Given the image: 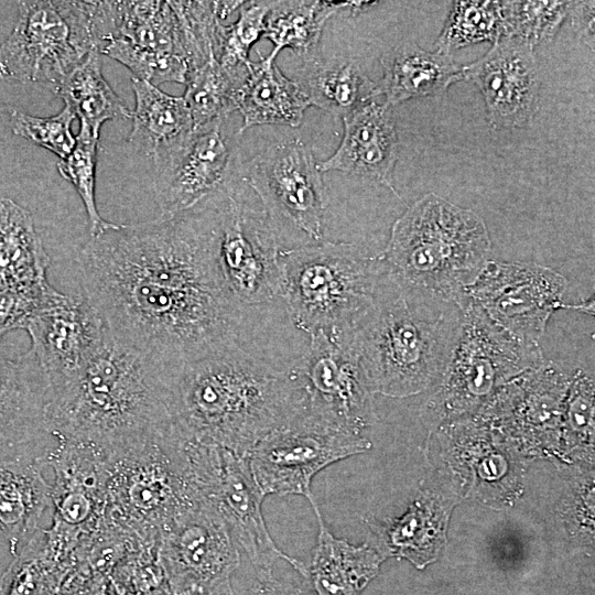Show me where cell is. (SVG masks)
Listing matches in <instances>:
<instances>
[{
  "label": "cell",
  "instance_id": "25",
  "mask_svg": "<svg viewBox=\"0 0 595 595\" xmlns=\"http://www.w3.org/2000/svg\"><path fill=\"white\" fill-rule=\"evenodd\" d=\"M318 523V536L310 565L300 580L302 595H360L385 560L375 549L354 547L327 529L314 496L307 499Z\"/></svg>",
  "mask_w": 595,
  "mask_h": 595
},
{
  "label": "cell",
  "instance_id": "27",
  "mask_svg": "<svg viewBox=\"0 0 595 595\" xmlns=\"http://www.w3.org/2000/svg\"><path fill=\"white\" fill-rule=\"evenodd\" d=\"M381 65L383 77L378 84L379 93L390 107L411 98L440 95L464 79L463 67L451 55L425 51L412 42L386 52Z\"/></svg>",
  "mask_w": 595,
  "mask_h": 595
},
{
  "label": "cell",
  "instance_id": "9",
  "mask_svg": "<svg viewBox=\"0 0 595 595\" xmlns=\"http://www.w3.org/2000/svg\"><path fill=\"white\" fill-rule=\"evenodd\" d=\"M93 1H20L0 44V78L39 83L53 91L93 51Z\"/></svg>",
  "mask_w": 595,
  "mask_h": 595
},
{
  "label": "cell",
  "instance_id": "33",
  "mask_svg": "<svg viewBox=\"0 0 595 595\" xmlns=\"http://www.w3.org/2000/svg\"><path fill=\"white\" fill-rule=\"evenodd\" d=\"M248 67L249 64L231 71L212 58L187 73L183 98L192 116L193 130L224 121L236 110V95L248 75Z\"/></svg>",
  "mask_w": 595,
  "mask_h": 595
},
{
  "label": "cell",
  "instance_id": "8",
  "mask_svg": "<svg viewBox=\"0 0 595 595\" xmlns=\"http://www.w3.org/2000/svg\"><path fill=\"white\" fill-rule=\"evenodd\" d=\"M186 477L197 498L212 505L225 520L235 542L249 558L258 582L279 578V562L291 564L302 575L305 564L282 552L268 532L258 487L248 459L215 444L178 439Z\"/></svg>",
  "mask_w": 595,
  "mask_h": 595
},
{
  "label": "cell",
  "instance_id": "14",
  "mask_svg": "<svg viewBox=\"0 0 595 595\" xmlns=\"http://www.w3.org/2000/svg\"><path fill=\"white\" fill-rule=\"evenodd\" d=\"M310 338L309 348L290 368L304 391L306 414L360 435L372 422V392L347 333L316 332Z\"/></svg>",
  "mask_w": 595,
  "mask_h": 595
},
{
  "label": "cell",
  "instance_id": "15",
  "mask_svg": "<svg viewBox=\"0 0 595 595\" xmlns=\"http://www.w3.org/2000/svg\"><path fill=\"white\" fill-rule=\"evenodd\" d=\"M567 279L534 262L488 260L465 291L466 300L513 336L537 342L552 313L585 304L567 305L563 296Z\"/></svg>",
  "mask_w": 595,
  "mask_h": 595
},
{
  "label": "cell",
  "instance_id": "43",
  "mask_svg": "<svg viewBox=\"0 0 595 595\" xmlns=\"http://www.w3.org/2000/svg\"><path fill=\"white\" fill-rule=\"evenodd\" d=\"M248 595H302L300 578L292 581L290 576H285L268 583L258 582Z\"/></svg>",
  "mask_w": 595,
  "mask_h": 595
},
{
  "label": "cell",
  "instance_id": "42",
  "mask_svg": "<svg viewBox=\"0 0 595 595\" xmlns=\"http://www.w3.org/2000/svg\"><path fill=\"white\" fill-rule=\"evenodd\" d=\"M594 1H572L569 14L580 39L594 48Z\"/></svg>",
  "mask_w": 595,
  "mask_h": 595
},
{
  "label": "cell",
  "instance_id": "21",
  "mask_svg": "<svg viewBox=\"0 0 595 595\" xmlns=\"http://www.w3.org/2000/svg\"><path fill=\"white\" fill-rule=\"evenodd\" d=\"M56 441L48 458L54 523L80 537L104 517L109 457L85 444Z\"/></svg>",
  "mask_w": 595,
  "mask_h": 595
},
{
  "label": "cell",
  "instance_id": "34",
  "mask_svg": "<svg viewBox=\"0 0 595 595\" xmlns=\"http://www.w3.org/2000/svg\"><path fill=\"white\" fill-rule=\"evenodd\" d=\"M14 556L0 577V595H62L76 570L46 549L39 530Z\"/></svg>",
  "mask_w": 595,
  "mask_h": 595
},
{
  "label": "cell",
  "instance_id": "2",
  "mask_svg": "<svg viewBox=\"0 0 595 595\" xmlns=\"http://www.w3.org/2000/svg\"><path fill=\"white\" fill-rule=\"evenodd\" d=\"M169 411L178 439L247 458L263 437L304 415L306 399L290 368H277L234 344L178 369Z\"/></svg>",
  "mask_w": 595,
  "mask_h": 595
},
{
  "label": "cell",
  "instance_id": "7",
  "mask_svg": "<svg viewBox=\"0 0 595 595\" xmlns=\"http://www.w3.org/2000/svg\"><path fill=\"white\" fill-rule=\"evenodd\" d=\"M196 500L180 442L170 433L109 459L102 518L118 530L155 540Z\"/></svg>",
  "mask_w": 595,
  "mask_h": 595
},
{
  "label": "cell",
  "instance_id": "31",
  "mask_svg": "<svg viewBox=\"0 0 595 595\" xmlns=\"http://www.w3.org/2000/svg\"><path fill=\"white\" fill-rule=\"evenodd\" d=\"M296 82L311 106L340 118L381 97L378 84L371 82L354 62H323L316 56L305 61L301 78Z\"/></svg>",
  "mask_w": 595,
  "mask_h": 595
},
{
  "label": "cell",
  "instance_id": "35",
  "mask_svg": "<svg viewBox=\"0 0 595 595\" xmlns=\"http://www.w3.org/2000/svg\"><path fill=\"white\" fill-rule=\"evenodd\" d=\"M504 35V1H455L435 42V52L453 51Z\"/></svg>",
  "mask_w": 595,
  "mask_h": 595
},
{
  "label": "cell",
  "instance_id": "16",
  "mask_svg": "<svg viewBox=\"0 0 595 595\" xmlns=\"http://www.w3.org/2000/svg\"><path fill=\"white\" fill-rule=\"evenodd\" d=\"M369 442L329 428L306 413L263 437L247 459L262 494L313 496L312 478L323 468L366 451Z\"/></svg>",
  "mask_w": 595,
  "mask_h": 595
},
{
  "label": "cell",
  "instance_id": "39",
  "mask_svg": "<svg viewBox=\"0 0 595 595\" xmlns=\"http://www.w3.org/2000/svg\"><path fill=\"white\" fill-rule=\"evenodd\" d=\"M270 8L271 1H245L236 22L229 25L218 22L215 57L221 66L231 71L248 66L249 51L262 37Z\"/></svg>",
  "mask_w": 595,
  "mask_h": 595
},
{
  "label": "cell",
  "instance_id": "44",
  "mask_svg": "<svg viewBox=\"0 0 595 595\" xmlns=\"http://www.w3.org/2000/svg\"><path fill=\"white\" fill-rule=\"evenodd\" d=\"M210 595H235V594H234L232 588L229 587V588L223 589L220 592H217V593H214V594H210Z\"/></svg>",
  "mask_w": 595,
  "mask_h": 595
},
{
  "label": "cell",
  "instance_id": "4",
  "mask_svg": "<svg viewBox=\"0 0 595 595\" xmlns=\"http://www.w3.org/2000/svg\"><path fill=\"white\" fill-rule=\"evenodd\" d=\"M462 321L459 302L399 282L382 264L372 302L347 335L371 392L407 397L440 380Z\"/></svg>",
  "mask_w": 595,
  "mask_h": 595
},
{
  "label": "cell",
  "instance_id": "18",
  "mask_svg": "<svg viewBox=\"0 0 595 595\" xmlns=\"http://www.w3.org/2000/svg\"><path fill=\"white\" fill-rule=\"evenodd\" d=\"M46 390L78 371L99 349L109 328L83 296L58 293L24 328Z\"/></svg>",
  "mask_w": 595,
  "mask_h": 595
},
{
  "label": "cell",
  "instance_id": "22",
  "mask_svg": "<svg viewBox=\"0 0 595 595\" xmlns=\"http://www.w3.org/2000/svg\"><path fill=\"white\" fill-rule=\"evenodd\" d=\"M45 403L46 386L35 360L29 351L12 354L0 342V458L47 446Z\"/></svg>",
  "mask_w": 595,
  "mask_h": 595
},
{
  "label": "cell",
  "instance_id": "28",
  "mask_svg": "<svg viewBox=\"0 0 595 595\" xmlns=\"http://www.w3.org/2000/svg\"><path fill=\"white\" fill-rule=\"evenodd\" d=\"M131 87L136 107L128 141L154 164L192 133V116L183 97L167 95L153 84L134 77Z\"/></svg>",
  "mask_w": 595,
  "mask_h": 595
},
{
  "label": "cell",
  "instance_id": "23",
  "mask_svg": "<svg viewBox=\"0 0 595 595\" xmlns=\"http://www.w3.org/2000/svg\"><path fill=\"white\" fill-rule=\"evenodd\" d=\"M380 98L342 118L344 134L338 148L317 165L321 172L338 171L375 180L398 195L392 184L398 136L392 107Z\"/></svg>",
  "mask_w": 595,
  "mask_h": 595
},
{
  "label": "cell",
  "instance_id": "41",
  "mask_svg": "<svg viewBox=\"0 0 595 595\" xmlns=\"http://www.w3.org/2000/svg\"><path fill=\"white\" fill-rule=\"evenodd\" d=\"M58 293L51 284L32 290H0V337L13 329H24Z\"/></svg>",
  "mask_w": 595,
  "mask_h": 595
},
{
  "label": "cell",
  "instance_id": "12",
  "mask_svg": "<svg viewBox=\"0 0 595 595\" xmlns=\"http://www.w3.org/2000/svg\"><path fill=\"white\" fill-rule=\"evenodd\" d=\"M158 560L173 595H210L231 587L240 554L220 513L198 498L160 530Z\"/></svg>",
  "mask_w": 595,
  "mask_h": 595
},
{
  "label": "cell",
  "instance_id": "3",
  "mask_svg": "<svg viewBox=\"0 0 595 595\" xmlns=\"http://www.w3.org/2000/svg\"><path fill=\"white\" fill-rule=\"evenodd\" d=\"M174 375L109 329L78 371L46 390L48 433L98 448L109 458L159 439L171 426Z\"/></svg>",
  "mask_w": 595,
  "mask_h": 595
},
{
  "label": "cell",
  "instance_id": "29",
  "mask_svg": "<svg viewBox=\"0 0 595 595\" xmlns=\"http://www.w3.org/2000/svg\"><path fill=\"white\" fill-rule=\"evenodd\" d=\"M50 257L31 213L8 197L0 198V290L50 285Z\"/></svg>",
  "mask_w": 595,
  "mask_h": 595
},
{
  "label": "cell",
  "instance_id": "17",
  "mask_svg": "<svg viewBox=\"0 0 595 595\" xmlns=\"http://www.w3.org/2000/svg\"><path fill=\"white\" fill-rule=\"evenodd\" d=\"M248 184L271 220H286L314 241H322L326 192L305 142L298 138L279 142L256 156Z\"/></svg>",
  "mask_w": 595,
  "mask_h": 595
},
{
  "label": "cell",
  "instance_id": "5",
  "mask_svg": "<svg viewBox=\"0 0 595 595\" xmlns=\"http://www.w3.org/2000/svg\"><path fill=\"white\" fill-rule=\"evenodd\" d=\"M490 251L489 232L478 214L429 193L394 221L379 258L394 280L463 305Z\"/></svg>",
  "mask_w": 595,
  "mask_h": 595
},
{
  "label": "cell",
  "instance_id": "10",
  "mask_svg": "<svg viewBox=\"0 0 595 595\" xmlns=\"http://www.w3.org/2000/svg\"><path fill=\"white\" fill-rule=\"evenodd\" d=\"M93 6L100 54L128 67L134 78L155 86L180 78L184 56L170 1H93Z\"/></svg>",
  "mask_w": 595,
  "mask_h": 595
},
{
  "label": "cell",
  "instance_id": "1",
  "mask_svg": "<svg viewBox=\"0 0 595 595\" xmlns=\"http://www.w3.org/2000/svg\"><path fill=\"white\" fill-rule=\"evenodd\" d=\"M220 192L183 213L90 236L76 260L85 298L120 342L177 371L238 344L245 309L218 268Z\"/></svg>",
  "mask_w": 595,
  "mask_h": 595
},
{
  "label": "cell",
  "instance_id": "38",
  "mask_svg": "<svg viewBox=\"0 0 595 595\" xmlns=\"http://www.w3.org/2000/svg\"><path fill=\"white\" fill-rule=\"evenodd\" d=\"M178 26L187 73L215 57L216 29L220 21L215 1H170Z\"/></svg>",
  "mask_w": 595,
  "mask_h": 595
},
{
  "label": "cell",
  "instance_id": "36",
  "mask_svg": "<svg viewBox=\"0 0 595 595\" xmlns=\"http://www.w3.org/2000/svg\"><path fill=\"white\" fill-rule=\"evenodd\" d=\"M99 139L100 133L80 126L75 148L57 163L58 173L75 187L84 204L90 236L98 235L116 225L100 216L96 204L95 185Z\"/></svg>",
  "mask_w": 595,
  "mask_h": 595
},
{
  "label": "cell",
  "instance_id": "30",
  "mask_svg": "<svg viewBox=\"0 0 595 595\" xmlns=\"http://www.w3.org/2000/svg\"><path fill=\"white\" fill-rule=\"evenodd\" d=\"M353 12L364 8L361 2L333 3L326 1H271L263 39L273 44L268 57H275L283 48H291L305 61L316 57L315 52L326 21L340 10Z\"/></svg>",
  "mask_w": 595,
  "mask_h": 595
},
{
  "label": "cell",
  "instance_id": "32",
  "mask_svg": "<svg viewBox=\"0 0 595 595\" xmlns=\"http://www.w3.org/2000/svg\"><path fill=\"white\" fill-rule=\"evenodd\" d=\"M79 119L80 126L100 133L108 120L131 119L132 112L105 79L98 50L77 65L54 90Z\"/></svg>",
  "mask_w": 595,
  "mask_h": 595
},
{
  "label": "cell",
  "instance_id": "11",
  "mask_svg": "<svg viewBox=\"0 0 595 595\" xmlns=\"http://www.w3.org/2000/svg\"><path fill=\"white\" fill-rule=\"evenodd\" d=\"M543 363L539 343L513 336L466 300L455 347L440 378L444 405L450 411L463 410L499 382Z\"/></svg>",
  "mask_w": 595,
  "mask_h": 595
},
{
  "label": "cell",
  "instance_id": "37",
  "mask_svg": "<svg viewBox=\"0 0 595 595\" xmlns=\"http://www.w3.org/2000/svg\"><path fill=\"white\" fill-rule=\"evenodd\" d=\"M572 1H504V35L534 46L550 42Z\"/></svg>",
  "mask_w": 595,
  "mask_h": 595
},
{
  "label": "cell",
  "instance_id": "20",
  "mask_svg": "<svg viewBox=\"0 0 595 595\" xmlns=\"http://www.w3.org/2000/svg\"><path fill=\"white\" fill-rule=\"evenodd\" d=\"M463 77L480 89L495 129L526 127L533 119L540 80L529 44L500 37L483 57L463 67Z\"/></svg>",
  "mask_w": 595,
  "mask_h": 595
},
{
  "label": "cell",
  "instance_id": "19",
  "mask_svg": "<svg viewBox=\"0 0 595 595\" xmlns=\"http://www.w3.org/2000/svg\"><path fill=\"white\" fill-rule=\"evenodd\" d=\"M225 121L194 129L154 163V195L163 217L188 210L226 186L232 147Z\"/></svg>",
  "mask_w": 595,
  "mask_h": 595
},
{
  "label": "cell",
  "instance_id": "40",
  "mask_svg": "<svg viewBox=\"0 0 595 595\" xmlns=\"http://www.w3.org/2000/svg\"><path fill=\"white\" fill-rule=\"evenodd\" d=\"M75 113L64 105L63 109L51 117H35L18 109L9 110L12 132L30 142L45 148L65 159L75 148L76 137L72 132Z\"/></svg>",
  "mask_w": 595,
  "mask_h": 595
},
{
  "label": "cell",
  "instance_id": "26",
  "mask_svg": "<svg viewBox=\"0 0 595 595\" xmlns=\"http://www.w3.org/2000/svg\"><path fill=\"white\" fill-rule=\"evenodd\" d=\"M235 104L242 116L239 133L260 125L298 128L311 106L299 83L284 76L275 61L268 56L258 62L250 61Z\"/></svg>",
  "mask_w": 595,
  "mask_h": 595
},
{
  "label": "cell",
  "instance_id": "24",
  "mask_svg": "<svg viewBox=\"0 0 595 595\" xmlns=\"http://www.w3.org/2000/svg\"><path fill=\"white\" fill-rule=\"evenodd\" d=\"M50 451L45 447L0 458V532L14 555L37 532L52 504L51 486L43 475Z\"/></svg>",
  "mask_w": 595,
  "mask_h": 595
},
{
  "label": "cell",
  "instance_id": "13",
  "mask_svg": "<svg viewBox=\"0 0 595 595\" xmlns=\"http://www.w3.org/2000/svg\"><path fill=\"white\" fill-rule=\"evenodd\" d=\"M272 220L226 186L220 192L217 260L223 282L242 309L282 298V275Z\"/></svg>",
  "mask_w": 595,
  "mask_h": 595
},
{
  "label": "cell",
  "instance_id": "6",
  "mask_svg": "<svg viewBox=\"0 0 595 595\" xmlns=\"http://www.w3.org/2000/svg\"><path fill=\"white\" fill-rule=\"evenodd\" d=\"M282 298L309 335L347 333L370 306L382 264L347 242L318 241L279 251Z\"/></svg>",
  "mask_w": 595,
  "mask_h": 595
}]
</instances>
